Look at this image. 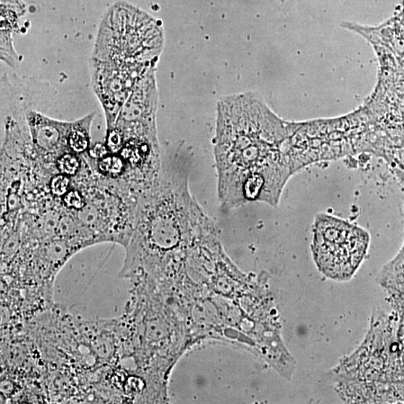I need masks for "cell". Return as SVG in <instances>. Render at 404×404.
Instances as JSON below:
<instances>
[{
	"label": "cell",
	"instance_id": "cell-6",
	"mask_svg": "<svg viewBox=\"0 0 404 404\" xmlns=\"http://www.w3.org/2000/svg\"><path fill=\"white\" fill-rule=\"evenodd\" d=\"M157 108L158 91L156 66H154L138 81L122 107L113 128L122 133L124 141L139 139L159 143Z\"/></svg>",
	"mask_w": 404,
	"mask_h": 404
},
{
	"label": "cell",
	"instance_id": "cell-9",
	"mask_svg": "<svg viewBox=\"0 0 404 404\" xmlns=\"http://www.w3.org/2000/svg\"><path fill=\"white\" fill-rule=\"evenodd\" d=\"M98 172L103 176L112 179H119L124 177L126 169V163L119 154L109 153L107 155L97 160Z\"/></svg>",
	"mask_w": 404,
	"mask_h": 404
},
{
	"label": "cell",
	"instance_id": "cell-8",
	"mask_svg": "<svg viewBox=\"0 0 404 404\" xmlns=\"http://www.w3.org/2000/svg\"><path fill=\"white\" fill-rule=\"evenodd\" d=\"M95 113H90L74 122L73 128L69 135L68 148L70 152L76 155H81L88 150L91 137L92 124L95 119Z\"/></svg>",
	"mask_w": 404,
	"mask_h": 404
},
{
	"label": "cell",
	"instance_id": "cell-1",
	"mask_svg": "<svg viewBox=\"0 0 404 404\" xmlns=\"http://www.w3.org/2000/svg\"><path fill=\"white\" fill-rule=\"evenodd\" d=\"M289 131L290 126L286 128L249 95L231 96L219 103L213 156L223 209L280 203L294 175Z\"/></svg>",
	"mask_w": 404,
	"mask_h": 404
},
{
	"label": "cell",
	"instance_id": "cell-13",
	"mask_svg": "<svg viewBox=\"0 0 404 404\" xmlns=\"http://www.w3.org/2000/svg\"><path fill=\"white\" fill-rule=\"evenodd\" d=\"M70 184V177L61 173L52 176L50 179L49 188L51 194L56 197H63L68 191Z\"/></svg>",
	"mask_w": 404,
	"mask_h": 404
},
{
	"label": "cell",
	"instance_id": "cell-3",
	"mask_svg": "<svg viewBox=\"0 0 404 404\" xmlns=\"http://www.w3.org/2000/svg\"><path fill=\"white\" fill-rule=\"evenodd\" d=\"M164 33L157 22L137 7L116 3L99 26L91 59L119 63L157 62Z\"/></svg>",
	"mask_w": 404,
	"mask_h": 404
},
{
	"label": "cell",
	"instance_id": "cell-11",
	"mask_svg": "<svg viewBox=\"0 0 404 404\" xmlns=\"http://www.w3.org/2000/svg\"><path fill=\"white\" fill-rule=\"evenodd\" d=\"M1 59L14 69L19 66V57L14 47L12 34L1 33Z\"/></svg>",
	"mask_w": 404,
	"mask_h": 404
},
{
	"label": "cell",
	"instance_id": "cell-15",
	"mask_svg": "<svg viewBox=\"0 0 404 404\" xmlns=\"http://www.w3.org/2000/svg\"><path fill=\"white\" fill-rule=\"evenodd\" d=\"M106 146L102 143H96L95 145L89 149L88 155L94 160H100L109 154Z\"/></svg>",
	"mask_w": 404,
	"mask_h": 404
},
{
	"label": "cell",
	"instance_id": "cell-5",
	"mask_svg": "<svg viewBox=\"0 0 404 404\" xmlns=\"http://www.w3.org/2000/svg\"><path fill=\"white\" fill-rule=\"evenodd\" d=\"M154 63H119L91 59L93 91L105 117L106 131L112 130L138 81Z\"/></svg>",
	"mask_w": 404,
	"mask_h": 404
},
{
	"label": "cell",
	"instance_id": "cell-10",
	"mask_svg": "<svg viewBox=\"0 0 404 404\" xmlns=\"http://www.w3.org/2000/svg\"><path fill=\"white\" fill-rule=\"evenodd\" d=\"M56 166L59 173L73 177L79 172L81 162L76 154L66 152L57 159Z\"/></svg>",
	"mask_w": 404,
	"mask_h": 404
},
{
	"label": "cell",
	"instance_id": "cell-12",
	"mask_svg": "<svg viewBox=\"0 0 404 404\" xmlns=\"http://www.w3.org/2000/svg\"><path fill=\"white\" fill-rule=\"evenodd\" d=\"M62 202L66 208L77 212L82 211L87 204L86 196L78 190H69L63 196Z\"/></svg>",
	"mask_w": 404,
	"mask_h": 404
},
{
	"label": "cell",
	"instance_id": "cell-7",
	"mask_svg": "<svg viewBox=\"0 0 404 404\" xmlns=\"http://www.w3.org/2000/svg\"><path fill=\"white\" fill-rule=\"evenodd\" d=\"M26 122L34 148L39 155L57 159L70 152L68 138L74 122L51 119L35 110L26 113Z\"/></svg>",
	"mask_w": 404,
	"mask_h": 404
},
{
	"label": "cell",
	"instance_id": "cell-14",
	"mask_svg": "<svg viewBox=\"0 0 404 404\" xmlns=\"http://www.w3.org/2000/svg\"><path fill=\"white\" fill-rule=\"evenodd\" d=\"M124 140L122 133L113 128L106 131L105 145L112 154H119L124 146Z\"/></svg>",
	"mask_w": 404,
	"mask_h": 404
},
{
	"label": "cell",
	"instance_id": "cell-4",
	"mask_svg": "<svg viewBox=\"0 0 404 404\" xmlns=\"http://www.w3.org/2000/svg\"><path fill=\"white\" fill-rule=\"evenodd\" d=\"M369 233L343 219L316 215L313 224L312 256L319 271L331 280H350L370 246Z\"/></svg>",
	"mask_w": 404,
	"mask_h": 404
},
{
	"label": "cell",
	"instance_id": "cell-2",
	"mask_svg": "<svg viewBox=\"0 0 404 404\" xmlns=\"http://www.w3.org/2000/svg\"><path fill=\"white\" fill-rule=\"evenodd\" d=\"M217 232L192 195L183 166L164 163L158 181L140 198L120 276L159 280L181 271L202 242Z\"/></svg>",
	"mask_w": 404,
	"mask_h": 404
}]
</instances>
